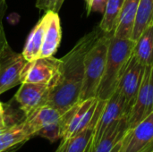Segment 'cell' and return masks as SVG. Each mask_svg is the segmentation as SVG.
Segmentation results:
<instances>
[{
	"label": "cell",
	"instance_id": "1",
	"mask_svg": "<svg viewBox=\"0 0 153 152\" xmlns=\"http://www.w3.org/2000/svg\"><path fill=\"white\" fill-rule=\"evenodd\" d=\"M105 32L95 28L82 37L74 47L61 59L59 73L49 90L47 105L57 109L62 115L77 104L84 78V60L91 48Z\"/></svg>",
	"mask_w": 153,
	"mask_h": 152
},
{
	"label": "cell",
	"instance_id": "2",
	"mask_svg": "<svg viewBox=\"0 0 153 152\" xmlns=\"http://www.w3.org/2000/svg\"><path fill=\"white\" fill-rule=\"evenodd\" d=\"M135 41L132 39H120L111 35L105 71L100 84L97 99L108 100L117 90L120 75L133 54Z\"/></svg>",
	"mask_w": 153,
	"mask_h": 152
},
{
	"label": "cell",
	"instance_id": "31",
	"mask_svg": "<svg viewBox=\"0 0 153 152\" xmlns=\"http://www.w3.org/2000/svg\"><path fill=\"white\" fill-rule=\"evenodd\" d=\"M4 13L3 12H1V11H0V21H2V19H3V17H4Z\"/></svg>",
	"mask_w": 153,
	"mask_h": 152
},
{
	"label": "cell",
	"instance_id": "17",
	"mask_svg": "<svg viewBox=\"0 0 153 152\" xmlns=\"http://www.w3.org/2000/svg\"><path fill=\"white\" fill-rule=\"evenodd\" d=\"M96 123H92L86 129L69 139H61L56 152H89Z\"/></svg>",
	"mask_w": 153,
	"mask_h": 152
},
{
	"label": "cell",
	"instance_id": "14",
	"mask_svg": "<svg viewBox=\"0 0 153 152\" xmlns=\"http://www.w3.org/2000/svg\"><path fill=\"white\" fill-rule=\"evenodd\" d=\"M61 116L62 114L57 109L48 105H45L28 116L24 123L29 134L32 137L35 136V133L39 129L48 125L59 122L61 120Z\"/></svg>",
	"mask_w": 153,
	"mask_h": 152
},
{
	"label": "cell",
	"instance_id": "15",
	"mask_svg": "<svg viewBox=\"0 0 153 152\" xmlns=\"http://www.w3.org/2000/svg\"><path fill=\"white\" fill-rule=\"evenodd\" d=\"M47 22H48V14L46 13L39 19V21L33 27V29L30 30V32L27 37L22 54L28 62H31L33 60L39 58L40 51L44 40Z\"/></svg>",
	"mask_w": 153,
	"mask_h": 152
},
{
	"label": "cell",
	"instance_id": "6",
	"mask_svg": "<svg viewBox=\"0 0 153 152\" xmlns=\"http://www.w3.org/2000/svg\"><path fill=\"white\" fill-rule=\"evenodd\" d=\"M153 113V65L146 66L142 84L127 120V131Z\"/></svg>",
	"mask_w": 153,
	"mask_h": 152
},
{
	"label": "cell",
	"instance_id": "16",
	"mask_svg": "<svg viewBox=\"0 0 153 152\" xmlns=\"http://www.w3.org/2000/svg\"><path fill=\"white\" fill-rule=\"evenodd\" d=\"M140 0H125L118 25L114 36L120 39H131Z\"/></svg>",
	"mask_w": 153,
	"mask_h": 152
},
{
	"label": "cell",
	"instance_id": "10",
	"mask_svg": "<svg viewBox=\"0 0 153 152\" xmlns=\"http://www.w3.org/2000/svg\"><path fill=\"white\" fill-rule=\"evenodd\" d=\"M50 88L48 84L23 82L13 99L27 117L39 108L47 105Z\"/></svg>",
	"mask_w": 153,
	"mask_h": 152
},
{
	"label": "cell",
	"instance_id": "25",
	"mask_svg": "<svg viewBox=\"0 0 153 152\" xmlns=\"http://www.w3.org/2000/svg\"><path fill=\"white\" fill-rule=\"evenodd\" d=\"M107 3L108 0H93L91 4V11L104 13L107 7Z\"/></svg>",
	"mask_w": 153,
	"mask_h": 152
},
{
	"label": "cell",
	"instance_id": "29",
	"mask_svg": "<svg viewBox=\"0 0 153 152\" xmlns=\"http://www.w3.org/2000/svg\"><path fill=\"white\" fill-rule=\"evenodd\" d=\"M6 8H7L6 0H0V11L3 13H5Z\"/></svg>",
	"mask_w": 153,
	"mask_h": 152
},
{
	"label": "cell",
	"instance_id": "24",
	"mask_svg": "<svg viewBox=\"0 0 153 152\" xmlns=\"http://www.w3.org/2000/svg\"><path fill=\"white\" fill-rule=\"evenodd\" d=\"M57 0H36V7L39 10L50 11L54 9Z\"/></svg>",
	"mask_w": 153,
	"mask_h": 152
},
{
	"label": "cell",
	"instance_id": "3",
	"mask_svg": "<svg viewBox=\"0 0 153 152\" xmlns=\"http://www.w3.org/2000/svg\"><path fill=\"white\" fill-rule=\"evenodd\" d=\"M111 35L113 34H103L85 56L84 78L80 100L97 97V92L105 71Z\"/></svg>",
	"mask_w": 153,
	"mask_h": 152
},
{
	"label": "cell",
	"instance_id": "11",
	"mask_svg": "<svg viewBox=\"0 0 153 152\" xmlns=\"http://www.w3.org/2000/svg\"><path fill=\"white\" fill-rule=\"evenodd\" d=\"M28 61L12 49L0 63V95L22 84V73Z\"/></svg>",
	"mask_w": 153,
	"mask_h": 152
},
{
	"label": "cell",
	"instance_id": "4",
	"mask_svg": "<svg viewBox=\"0 0 153 152\" xmlns=\"http://www.w3.org/2000/svg\"><path fill=\"white\" fill-rule=\"evenodd\" d=\"M107 100L91 98L81 100L61 116L62 138L69 139L97 122Z\"/></svg>",
	"mask_w": 153,
	"mask_h": 152
},
{
	"label": "cell",
	"instance_id": "12",
	"mask_svg": "<svg viewBox=\"0 0 153 152\" xmlns=\"http://www.w3.org/2000/svg\"><path fill=\"white\" fill-rule=\"evenodd\" d=\"M127 116L113 123L91 152H118L121 141L127 131Z\"/></svg>",
	"mask_w": 153,
	"mask_h": 152
},
{
	"label": "cell",
	"instance_id": "7",
	"mask_svg": "<svg viewBox=\"0 0 153 152\" xmlns=\"http://www.w3.org/2000/svg\"><path fill=\"white\" fill-rule=\"evenodd\" d=\"M61 59L54 56L39 57L25 65L21 81L30 83H42L52 86L59 73Z\"/></svg>",
	"mask_w": 153,
	"mask_h": 152
},
{
	"label": "cell",
	"instance_id": "5",
	"mask_svg": "<svg viewBox=\"0 0 153 152\" xmlns=\"http://www.w3.org/2000/svg\"><path fill=\"white\" fill-rule=\"evenodd\" d=\"M145 67L146 66L142 65L134 54H132L120 75L117 90L120 92L124 99L127 116H129L135 103L143 78Z\"/></svg>",
	"mask_w": 153,
	"mask_h": 152
},
{
	"label": "cell",
	"instance_id": "30",
	"mask_svg": "<svg viewBox=\"0 0 153 152\" xmlns=\"http://www.w3.org/2000/svg\"><path fill=\"white\" fill-rule=\"evenodd\" d=\"M23 143H21V144H18V145H16V146H14V147H13V148H11V149H9L8 151H6L5 152H16L19 149H20V147L22 145Z\"/></svg>",
	"mask_w": 153,
	"mask_h": 152
},
{
	"label": "cell",
	"instance_id": "13",
	"mask_svg": "<svg viewBox=\"0 0 153 152\" xmlns=\"http://www.w3.org/2000/svg\"><path fill=\"white\" fill-rule=\"evenodd\" d=\"M46 13L48 14V22L39 57L53 56L56 53L62 39V30L58 13L52 10L47 11Z\"/></svg>",
	"mask_w": 153,
	"mask_h": 152
},
{
	"label": "cell",
	"instance_id": "28",
	"mask_svg": "<svg viewBox=\"0 0 153 152\" xmlns=\"http://www.w3.org/2000/svg\"><path fill=\"white\" fill-rule=\"evenodd\" d=\"M85 1V5H86V10H87V15H90L91 12V4L93 0H84Z\"/></svg>",
	"mask_w": 153,
	"mask_h": 152
},
{
	"label": "cell",
	"instance_id": "21",
	"mask_svg": "<svg viewBox=\"0 0 153 152\" xmlns=\"http://www.w3.org/2000/svg\"><path fill=\"white\" fill-rule=\"evenodd\" d=\"M125 0H108L100 28L105 33L114 34L121 15Z\"/></svg>",
	"mask_w": 153,
	"mask_h": 152
},
{
	"label": "cell",
	"instance_id": "23",
	"mask_svg": "<svg viewBox=\"0 0 153 152\" xmlns=\"http://www.w3.org/2000/svg\"><path fill=\"white\" fill-rule=\"evenodd\" d=\"M11 50V47L8 44L6 35L4 30V26L2 21H0V63L7 55V53Z\"/></svg>",
	"mask_w": 153,
	"mask_h": 152
},
{
	"label": "cell",
	"instance_id": "26",
	"mask_svg": "<svg viewBox=\"0 0 153 152\" xmlns=\"http://www.w3.org/2000/svg\"><path fill=\"white\" fill-rule=\"evenodd\" d=\"M0 128H6L4 125V107L1 102H0Z\"/></svg>",
	"mask_w": 153,
	"mask_h": 152
},
{
	"label": "cell",
	"instance_id": "20",
	"mask_svg": "<svg viewBox=\"0 0 153 152\" xmlns=\"http://www.w3.org/2000/svg\"><path fill=\"white\" fill-rule=\"evenodd\" d=\"M153 22V0H140L131 39L136 41L143 30Z\"/></svg>",
	"mask_w": 153,
	"mask_h": 152
},
{
	"label": "cell",
	"instance_id": "27",
	"mask_svg": "<svg viewBox=\"0 0 153 152\" xmlns=\"http://www.w3.org/2000/svg\"><path fill=\"white\" fill-rule=\"evenodd\" d=\"M64 2H65V0H57L56 3V5H55L54 9H53V11L56 12V13H58L60 11V9H61V7L63 5Z\"/></svg>",
	"mask_w": 153,
	"mask_h": 152
},
{
	"label": "cell",
	"instance_id": "22",
	"mask_svg": "<svg viewBox=\"0 0 153 152\" xmlns=\"http://www.w3.org/2000/svg\"><path fill=\"white\" fill-rule=\"evenodd\" d=\"M61 121V120H60ZM56 122L51 125H48L41 129H39L35 136H39L48 140L50 142H55L56 141L62 138V130H61V122Z\"/></svg>",
	"mask_w": 153,
	"mask_h": 152
},
{
	"label": "cell",
	"instance_id": "9",
	"mask_svg": "<svg viewBox=\"0 0 153 152\" xmlns=\"http://www.w3.org/2000/svg\"><path fill=\"white\" fill-rule=\"evenodd\" d=\"M124 116H127L125 108V101L120 92L117 90H116V91L110 97V99L107 100L104 108L97 120L94 128L92 142L89 149V152L91 151L92 149L96 146V144L101 139V137L108 130V128L113 123L121 119Z\"/></svg>",
	"mask_w": 153,
	"mask_h": 152
},
{
	"label": "cell",
	"instance_id": "8",
	"mask_svg": "<svg viewBox=\"0 0 153 152\" xmlns=\"http://www.w3.org/2000/svg\"><path fill=\"white\" fill-rule=\"evenodd\" d=\"M118 152H153V113L126 131Z\"/></svg>",
	"mask_w": 153,
	"mask_h": 152
},
{
	"label": "cell",
	"instance_id": "18",
	"mask_svg": "<svg viewBox=\"0 0 153 152\" xmlns=\"http://www.w3.org/2000/svg\"><path fill=\"white\" fill-rule=\"evenodd\" d=\"M133 54L144 66L153 65V22L135 41Z\"/></svg>",
	"mask_w": 153,
	"mask_h": 152
},
{
	"label": "cell",
	"instance_id": "19",
	"mask_svg": "<svg viewBox=\"0 0 153 152\" xmlns=\"http://www.w3.org/2000/svg\"><path fill=\"white\" fill-rule=\"evenodd\" d=\"M30 137L25 123L13 125L0 133V152H5L9 149L26 142Z\"/></svg>",
	"mask_w": 153,
	"mask_h": 152
}]
</instances>
